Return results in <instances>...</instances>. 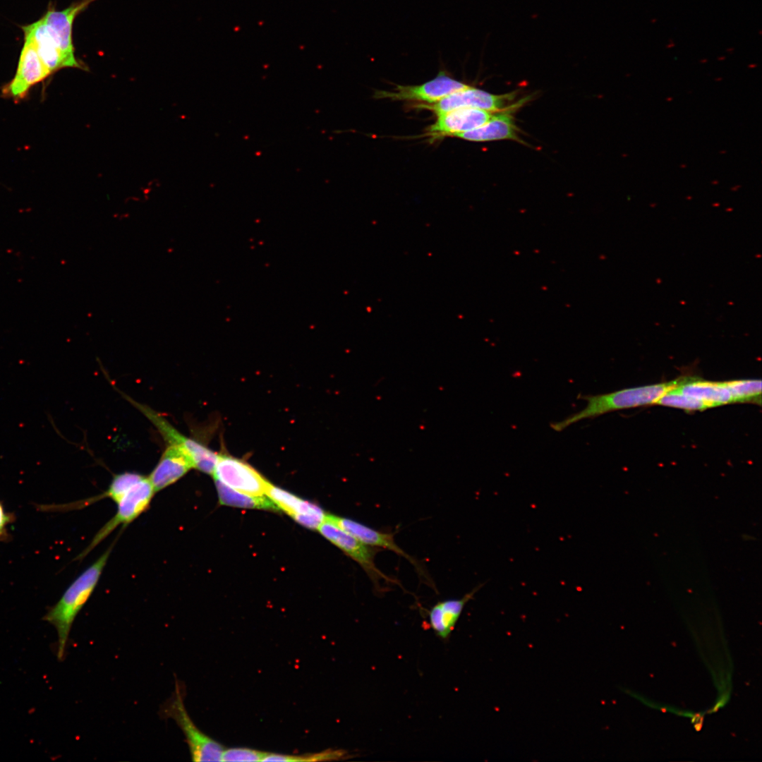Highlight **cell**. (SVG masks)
Wrapping results in <instances>:
<instances>
[{
	"label": "cell",
	"mask_w": 762,
	"mask_h": 762,
	"mask_svg": "<svg viewBox=\"0 0 762 762\" xmlns=\"http://www.w3.org/2000/svg\"><path fill=\"white\" fill-rule=\"evenodd\" d=\"M108 549L83 571L66 588L61 598L44 615L43 619L53 625L57 632V658L63 660L72 624L95 589L109 559Z\"/></svg>",
	"instance_id": "obj_1"
},
{
	"label": "cell",
	"mask_w": 762,
	"mask_h": 762,
	"mask_svg": "<svg viewBox=\"0 0 762 762\" xmlns=\"http://www.w3.org/2000/svg\"><path fill=\"white\" fill-rule=\"evenodd\" d=\"M682 380V379H677L607 394L581 396V399L586 402L585 407L560 421L551 423L550 426L554 430L560 432L580 421L595 418L608 412L654 404L665 393L676 387Z\"/></svg>",
	"instance_id": "obj_2"
},
{
	"label": "cell",
	"mask_w": 762,
	"mask_h": 762,
	"mask_svg": "<svg viewBox=\"0 0 762 762\" xmlns=\"http://www.w3.org/2000/svg\"><path fill=\"white\" fill-rule=\"evenodd\" d=\"M162 712L165 717L172 718L182 730L193 761H222L223 746L195 725L186 709L178 682Z\"/></svg>",
	"instance_id": "obj_3"
},
{
	"label": "cell",
	"mask_w": 762,
	"mask_h": 762,
	"mask_svg": "<svg viewBox=\"0 0 762 762\" xmlns=\"http://www.w3.org/2000/svg\"><path fill=\"white\" fill-rule=\"evenodd\" d=\"M155 426L167 445L181 448L190 459L193 468L207 474H212L218 454L198 440L190 438L175 427L164 417L147 406L128 399Z\"/></svg>",
	"instance_id": "obj_4"
},
{
	"label": "cell",
	"mask_w": 762,
	"mask_h": 762,
	"mask_svg": "<svg viewBox=\"0 0 762 762\" xmlns=\"http://www.w3.org/2000/svg\"><path fill=\"white\" fill-rule=\"evenodd\" d=\"M155 491L148 476L135 483L116 503L117 511L96 533L87 548L78 556L81 559L119 526H126L148 508Z\"/></svg>",
	"instance_id": "obj_5"
},
{
	"label": "cell",
	"mask_w": 762,
	"mask_h": 762,
	"mask_svg": "<svg viewBox=\"0 0 762 762\" xmlns=\"http://www.w3.org/2000/svg\"><path fill=\"white\" fill-rule=\"evenodd\" d=\"M51 75L32 43L24 38L16 74L2 87L1 95L18 102L28 95L33 85Z\"/></svg>",
	"instance_id": "obj_6"
},
{
	"label": "cell",
	"mask_w": 762,
	"mask_h": 762,
	"mask_svg": "<svg viewBox=\"0 0 762 762\" xmlns=\"http://www.w3.org/2000/svg\"><path fill=\"white\" fill-rule=\"evenodd\" d=\"M212 475L235 490L256 496L265 495L270 483L249 464L227 454L218 455Z\"/></svg>",
	"instance_id": "obj_7"
},
{
	"label": "cell",
	"mask_w": 762,
	"mask_h": 762,
	"mask_svg": "<svg viewBox=\"0 0 762 762\" xmlns=\"http://www.w3.org/2000/svg\"><path fill=\"white\" fill-rule=\"evenodd\" d=\"M467 84L455 80L445 71H440L437 75L423 84L418 85H397L390 91H376L374 97L377 99H389L395 101H416L435 103L452 93L468 87Z\"/></svg>",
	"instance_id": "obj_8"
},
{
	"label": "cell",
	"mask_w": 762,
	"mask_h": 762,
	"mask_svg": "<svg viewBox=\"0 0 762 762\" xmlns=\"http://www.w3.org/2000/svg\"><path fill=\"white\" fill-rule=\"evenodd\" d=\"M96 0H78L69 6L57 10L49 5L42 19L54 40L75 68L86 70L87 67L75 55L73 42V26L75 18Z\"/></svg>",
	"instance_id": "obj_9"
},
{
	"label": "cell",
	"mask_w": 762,
	"mask_h": 762,
	"mask_svg": "<svg viewBox=\"0 0 762 762\" xmlns=\"http://www.w3.org/2000/svg\"><path fill=\"white\" fill-rule=\"evenodd\" d=\"M318 530L326 539L356 561L375 585L378 584L380 579L390 581L375 565V548L363 543L341 529L328 518L327 514Z\"/></svg>",
	"instance_id": "obj_10"
},
{
	"label": "cell",
	"mask_w": 762,
	"mask_h": 762,
	"mask_svg": "<svg viewBox=\"0 0 762 762\" xmlns=\"http://www.w3.org/2000/svg\"><path fill=\"white\" fill-rule=\"evenodd\" d=\"M514 93L493 95L468 86L433 104H421L417 107L431 110L436 115L458 109H477L495 112L504 109Z\"/></svg>",
	"instance_id": "obj_11"
},
{
	"label": "cell",
	"mask_w": 762,
	"mask_h": 762,
	"mask_svg": "<svg viewBox=\"0 0 762 762\" xmlns=\"http://www.w3.org/2000/svg\"><path fill=\"white\" fill-rule=\"evenodd\" d=\"M524 102L526 99L507 107L504 109L495 111L490 119L481 126L469 131L455 134L452 137L475 142L505 139L519 140L518 129L514 122L513 114Z\"/></svg>",
	"instance_id": "obj_12"
},
{
	"label": "cell",
	"mask_w": 762,
	"mask_h": 762,
	"mask_svg": "<svg viewBox=\"0 0 762 762\" xmlns=\"http://www.w3.org/2000/svg\"><path fill=\"white\" fill-rule=\"evenodd\" d=\"M494 112L477 109H458L437 114L434 123L427 130L432 136H453L481 126Z\"/></svg>",
	"instance_id": "obj_13"
},
{
	"label": "cell",
	"mask_w": 762,
	"mask_h": 762,
	"mask_svg": "<svg viewBox=\"0 0 762 762\" xmlns=\"http://www.w3.org/2000/svg\"><path fill=\"white\" fill-rule=\"evenodd\" d=\"M22 30L24 38L32 43L52 74L65 68H75L74 65L64 55L52 37L42 18L31 24L23 26Z\"/></svg>",
	"instance_id": "obj_14"
},
{
	"label": "cell",
	"mask_w": 762,
	"mask_h": 762,
	"mask_svg": "<svg viewBox=\"0 0 762 762\" xmlns=\"http://www.w3.org/2000/svg\"><path fill=\"white\" fill-rule=\"evenodd\" d=\"M192 468L193 463L183 450L167 445L148 478L157 492L175 483Z\"/></svg>",
	"instance_id": "obj_15"
},
{
	"label": "cell",
	"mask_w": 762,
	"mask_h": 762,
	"mask_svg": "<svg viewBox=\"0 0 762 762\" xmlns=\"http://www.w3.org/2000/svg\"><path fill=\"white\" fill-rule=\"evenodd\" d=\"M481 587H476L459 599H448L436 603L429 611V623L435 634L446 639L454 630L466 604Z\"/></svg>",
	"instance_id": "obj_16"
},
{
	"label": "cell",
	"mask_w": 762,
	"mask_h": 762,
	"mask_svg": "<svg viewBox=\"0 0 762 762\" xmlns=\"http://www.w3.org/2000/svg\"><path fill=\"white\" fill-rule=\"evenodd\" d=\"M328 518L341 529L363 543L371 546L385 548L404 557L416 565L414 560L396 543L393 535L375 530L351 519L327 514Z\"/></svg>",
	"instance_id": "obj_17"
},
{
	"label": "cell",
	"mask_w": 762,
	"mask_h": 762,
	"mask_svg": "<svg viewBox=\"0 0 762 762\" xmlns=\"http://www.w3.org/2000/svg\"><path fill=\"white\" fill-rule=\"evenodd\" d=\"M675 389L687 396L706 402L713 407L735 403L725 382L683 378Z\"/></svg>",
	"instance_id": "obj_18"
},
{
	"label": "cell",
	"mask_w": 762,
	"mask_h": 762,
	"mask_svg": "<svg viewBox=\"0 0 762 762\" xmlns=\"http://www.w3.org/2000/svg\"><path fill=\"white\" fill-rule=\"evenodd\" d=\"M265 495L272 501L279 509L286 512L294 519L298 516L303 515H313L323 518L327 515L318 505L303 500L270 483L268 484Z\"/></svg>",
	"instance_id": "obj_19"
},
{
	"label": "cell",
	"mask_w": 762,
	"mask_h": 762,
	"mask_svg": "<svg viewBox=\"0 0 762 762\" xmlns=\"http://www.w3.org/2000/svg\"><path fill=\"white\" fill-rule=\"evenodd\" d=\"M214 482L221 504L245 509L279 510L267 497L246 494L235 490L219 481L214 480Z\"/></svg>",
	"instance_id": "obj_20"
},
{
	"label": "cell",
	"mask_w": 762,
	"mask_h": 762,
	"mask_svg": "<svg viewBox=\"0 0 762 762\" xmlns=\"http://www.w3.org/2000/svg\"><path fill=\"white\" fill-rule=\"evenodd\" d=\"M347 752L341 749H327L320 752L312 753L304 755H289L276 753L266 752L262 761H283V762H310V761H329L344 759L348 757Z\"/></svg>",
	"instance_id": "obj_21"
},
{
	"label": "cell",
	"mask_w": 762,
	"mask_h": 762,
	"mask_svg": "<svg viewBox=\"0 0 762 762\" xmlns=\"http://www.w3.org/2000/svg\"><path fill=\"white\" fill-rule=\"evenodd\" d=\"M735 402H758L761 405V380H734L725 382Z\"/></svg>",
	"instance_id": "obj_22"
},
{
	"label": "cell",
	"mask_w": 762,
	"mask_h": 762,
	"mask_svg": "<svg viewBox=\"0 0 762 762\" xmlns=\"http://www.w3.org/2000/svg\"><path fill=\"white\" fill-rule=\"evenodd\" d=\"M665 406L682 409L686 411H703L713 406L700 399L687 396L675 389L665 393L655 403Z\"/></svg>",
	"instance_id": "obj_23"
},
{
	"label": "cell",
	"mask_w": 762,
	"mask_h": 762,
	"mask_svg": "<svg viewBox=\"0 0 762 762\" xmlns=\"http://www.w3.org/2000/svg\"><path fill=\"white\" fill-rule=\"evenodd\" d=\"M144 476L135 472H123L114 475L105 492V497L116 504Z\"/></svg>",
	"instance_id": "obj_24"
},
{
	"label": "cell",
	"mask_w": 762,
	"mask_h": 762,
	"mask_svg": "<svg viewBox=\"0 0 762 762\" xmlns=\"http://www.w3.org/2000/svg\"><path fill=\"white\" fill-rule=\"evenodd\" d=\"M265 754V751L250 748H231L224 750L222 761H262Z\"/></svg>",
	"instance_id": "obj_25"
},
{
	"label": "cell",
	"mask_w": 762,
	"mask_h": 762,
	"mask_svg": "<svg viewBox=\"0 0 762 762\" xmlns=\"http://www.w3.org/2000/svg\"><path fill=\"white\" fill-rule=\"evenodd\" d=\"M16 520L15 515L12 513L7 512L2 503L0 502V540L8 541L11 538V536L8 531V526L9 524L13 523Z\"/></svg>",
	"instance_id": "obj_26"
}]
</instances>
